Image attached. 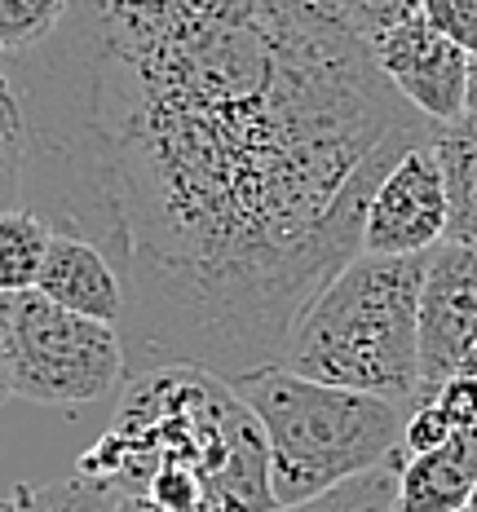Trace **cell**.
I'll list each match as a JSON object with an SVG mask.
<instances>
[{
	"instance_id": "7402d4cb",
	"label": "cell",
	"mask_w": 477,
	"mask_h": 512,
	"mask_svg": "<svg viewBox=\"0 0 477 512\" xmlns=\"http://www.w3.org/2000/svg\"><path fill=\"white\" fill-rule=\"evenodd\" d=\"M464 115H477V53H469V80H464Z\"/></svg>"
},
{
	"instance_id": "ac0fdd59",
	"label": "cell",
	"mask_w": 477,
	"mask_h": 512,
	"mask_svg": "<svg viewBox=\"0 0 477 512\" xmlns=\"http://www.w3.org/2000/svg\"><path fill=\"white\" fill-rule=\"evenodd\" d=\"M420 18L464 53H477V0H424Z\"/></svg>"
},
{
	"instance_id": "6da1fadb",
	"label": "cell",
	"mask_w": 477,
	"mask_h": 512,
	"mask_svg": "<svg viewBox=\"0 0 477 512\" xmlns=\"http://www.w3.org/2000/svg\"><path fill=\"white\" fill-rule=\"evenodd\" d=\"M23 208L120 270L129 376L274 367L433 120L336 0H71L0 53Z\"/></svg>"
},
{
	"instance_id": "5bb4252c",
	"label": "cell",
	"mask_w": 477,
	"mask_h": 512,
	"mask_svg": "<svg viewBox=\"0 0 477 512\" xmlns=\"http://www.w3.org/2000/svg\"><path fill=\"white\" fill-rule=\"evenodd\" d=\"M407 464L402 446L389 455L385 464L367 468V473L349 477V482L323 490V495L305 499V504H292V508H274V512H394V499H398V468Z\"/></svg>"
},
{
	"instance_id": "4fadbf2b",
	"label": "cell",
	"mask_w": 477,
	"mask_h": 512,
	"mask_svg": "<svg viewBox=\"0 0 477 512\" xmlns=\"http://www.w3.org/2000/svg\"><path fill=\"white\" fill-rule=\"evenodd\" d=\"M49 243H53V230L31 208L0 212V296L36 292Z\"/></svg>"
},
{
	"instance_id": "8992f818",
	"label": "cell",
	"mask_w": 477,
	"mask_h": 512,
	"mask_svg": "<svg viewBox=\"0 0 477 512\" xmlns=\"http://www.w3.org/2000/svg\"><path fill=\"white\" fill-rule=\"evenodd\" d=\"M420 402L460 376L477 345V248L442 239L420 279Z\"/></svg>"
},
{
	"instance_id": "9c48e42d",
	"label": "cell",
	"mask_w": 477,
	"mask_h": 512,
	"mask_svg": "<svg viewBox=\"0 0 477 512\" xmlns=\"http://www.w3.org/2000/svg\"><path fill=\"white\" fill-rule=\"evenodd\" d=\"M36 292L53 305L71 309V314L98 318V323L120 327V318H124L120 270H115L93 243L71 239V234H53L49 256H45V265H40Z\"/></svg>"
},
{
	"instance_id": "d4e9b609",
	"label": "cell",
	"mask_w": 477,
	"mask_h": 512,
	"mask_svg": "<svg viewBox=\"0 0 477 512\" xmlns=\"http://www.w3.org/2000/svg\"><path fill=\"white\" fill-rule=\"evenodd\" d=\"M464 512H477V482H473V490H469V504H464Z\"/></svg>"
},
{
	"instance_id": "9a60e30c",
	"label": "cell",
	"mask_w": 477,
	"mask_h": 512,
	"mask_svg": "<svg viewBox=\"0 0 477 512\" xmlns=\"http://www.w3.org/2000/svg\"><path fill=\"white\" fill-rule=\"evenodd\" d=\"M67 5L71 0H0V53H18L49 36Z\"/></svg>"
},
{
	"instance_id": "8fae6325",
	"label": "cell",
	"mask_w": 477,
	"mask_h": 512,
	"mask_svg": "<svg viewBox=\"0 0 477 512\" xmlns=\"http://www.w3.org/2000/svg\"><path fill=\"white\" fill-rule=\"evenodd\" d=\"M442 186H447V239L477 248V115L433 128Z\"/></svg>"
},
{
	"instance_id": "ffe728a7",
	"label": "cell",
	"mask_w": 477,
	"mask_h": 512,
	"mask_svg": "<svg viewBox=\"0 0 477 512\" xmlns=\"http://www.w3.org/2000/svg\"><path fill=\"white\" fill-rule=\"evenodd\" d=\"M455 429L447 420H442V411L433 407V402H420L416 411L407 415V424H402V455H424V451H433V446H442L451 437Z\"/></svg>"
},
{
	"instance_id": "e0dca14e",
	"label": "cell",
	"mask_w": 477,
	"mask_h": 512,
	"mask_svg": "<svg viewBox=\"0 0 477 512\" xmlns=\"http://www.w3.org/2000/svg\"><path fill=\"white\" fill-rule=\"evenodd\" d=\"M23 208V133H18L14 98L0 80V212Z\"/></svg>"
},
{
	"instance_id": "44dd1931",
	"label": "cell",
	"mask_w": 477,
	"mask_h": 512,
	"mask_svg": "<svg viewBox=\"0 0 477 512\" xmlns=\"http://www.w3.org/2000/svg\"><path fill=\"white\" fill-rule=\"evenodd\" d=\"M14 398V327H9V296H0V407Z\"/></svg>"
},
{
	"instance_id": "2e32d148",
	"label": "cell",
	"mask_w": 477,
	"mask_h": 512,
	"mask_svg": "<svg viewBox=\"0 0 477 512\" xmlns=\"http://www.w3.org/2000/svg\"><path fill=\"white\" fill-rule=\"evenodd\" d=\"M336 9L345 14L349 31H354L363 45H371V40H380L385 31L420 18L424 0H336Z\"/></svg>"
},
{
	"instance_id": "603a6c76",
	"label": "cell",
	"mask_w": 477,
	"mask_h": 512,
	"mask_svg": "<svg viewBox=\"0 0 477 512\" xmlns=\"http://www.w3.org/2000/svg\"><path fill=\"white\" fill-rule=\"evenodd\" d=\"M120 512H159L151 499H137V495H124L120 499Z\"/></svg>"
},
{
	"instance_id": "7c38bea8",
	"label": "cell",
	"mask_w": 477,
	"mask_h": 512,
	"mask_svg": "<svg viewBox=\"0 0 477 512\" xmlns=\"http://www.w3.org/2000/svg\"><path fill=\"white\" fill-rule=\"evenodd\" d=\"M120 490H115L106 477L93 473H67V477H53V482L40 486H9L0 495V512H120Z\"/></svg>"
},
{
	"instance_id": "5b68a950",
	"label": "cell",
	"mask_w": 477,
	"mask_h": 512,
	"mask_svg": "<svg viewBox=\"0 0 477 512\" xmlns=\"http://www.w3.org/2000/svg\"><path fill=\"white\" fill-rule=\"evenodd\" d=\"M14 398L36 407H89L129 384V354L115 323L71 314L40 292L9 296Z\"/></svg>"
},
{
	"instance_id": "d6986e66",
	"label": "cell",
	"mask_w": 477,
	"mask_h": 512,
	"mask_svg": "<svg viewBox=\"0 0 477 512\" xmlns=\"http://www.w3.org/2000/svg\"><path fill=\"white\" fill-rule=\"evenodd\" d=\"M429 402L442 411V420H447L455 433H460V429H473V424H477V376L460 371V376H451L438 393H433Z\"/></svg>"
},
{
	"instance_id": "ba28073f",
	"label": "cell",
	"mask_w": 477,
	"mask_h": 512,
	"mask_svg": "<svg viewBox=\"0 0 477 512\" xmlns=\"http://www.w3.org/2000/svg\"><path fill=\"white\" fill-rule=\"evenodd\" d=\"M371 62L385 71V80L407 98L424 120L451 124L464 115V80H469V53L451 45L442 31L424 18H411L380 40H371Z\"/></svg>"
},
{
	"instance_id": "3957f363",
	"label": "cell",
	"mask_w": 477,
	"mask_h": 512,
	"mask_svg": "<svg viewBox=\"0 0 477 512\" xmlns=\"http://www.w3.org/2000/svg\"><path fill=\"white\" fill-rule=\"evenodd\" d=\"M420 279L424 256L358 252L296 318L274 367L411 415L420 407Z\"/></svg>"
},
{
	"instance_id": "7a4b0ae2",
	"label": "cell",
	"mask_w": 477,
	"mask_h": 512,
	"mask_svg": "<svg viewBox=\"0 0 477 512\" xmlns=\"http://www.w3.org/2000/svg\"><path fill=\"white\" fill-rule=\"evenodd\" d=\"M76 468L159 512H274L261 424L221 376L182 362L129 376L115 424Z\"/></svg>"
},
{
	"instance_id": "30bf717a",
	"label": "cell",
	"mask_w": 477,
	"mask_h": 512,
	"mask_svg": "<svg viewBox=\"0 0 477 512\" xmlns=\"http://www.w3.org/2000/svg\"><path fill=\"white\" fill-rule=\"evenodd\" d=\"M477 482V424L398 468L394 512H464Z\"/></svg>"
},
{
	"instance_id": "52a82bcc",
	"label": "cell",
	"mask_w": 477,
	"mask_h": 512,
	"mask_svg": "<svg viewBox=\"0 0 477 512\" xmlns=\"http://www.w3.org/2000/svg\"><path fill=\"white\" fill-rule=\"evenodd\" d=\"M447 239V186L433 137L411 146L367 204L363 256H424Z\"/></svg>"
},
{
	"instance_id": "277c9868",
	"label": "cell",
	"mask_w": 477,
	"mask_h": 512,
	"mask_svg": "<svg viewBox=\"0 0 477 512\" xmlns=\"http://www.w3.org/2000/svg\"><path fill=\"white\" fill-rule=\"evenodd\" d=\"M270 451L274 508H292L323 490L385 464L402 446L407 411L371 393L336 389L283 367H265L235 380Z\"/></svg>"
},
{
	"instance_id": "cb8c5ba5",
	"label": "cell",
	"mask_w": 477,
	"mask_h": 512,
	"mask_svg": "<svg viewBox=\"0 0 477 512\" xmlns=\"http://www.w3.org/2000/svg\"><path fill=\"white\" fill-rule=\"evenodd\" d=\"M464 371H469V376H477V345H473V354H469V362H464Z\"/></svg>"
}]
</instances>
